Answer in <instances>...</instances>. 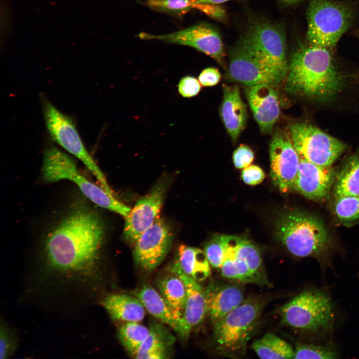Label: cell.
Masks as SVG:
<instances>
[{
	"label": "cell",
	"instance_id": "1",
	"mask_svg": "<svg viewBox=\"0 0 359 359\" xmlns=\"http://www.w3.org/2000/svg\"><path fill=\"white\" fill-rule=\"evenodd\" d=\"M105 233L97 212L84 203L74 205L44 238L40 275L64 286L92 289Z\"/></svg>",
	"mask_w": 359,
	"mask_h": 359
},
{
	"label": "cell",
	"instance_id": "2",
	"mask_svg": "<svg viewBox=\"0 0 359 359\" xmlns=\"http://www.w3.org/2000/svg\"><path fill=\"white\" fill-rule=\"evenodd\" d=\"M288 71L287 91L320 101L331 100L345 84L331 49L323 47L309 44L299 48L291 58Z\"/></svg>",
	"mask_w": 359,
	"mask_h": 359
},
{
	"label": "cell",
	"instance_id": "3",
	"mask_svg": "<svg viewBox=\"0 0 359 359\" xmlns=\"http://www.w3.org/2000/svg\"><path fill=\"white\" fill-rule=\"evenodd\" d=\"M276 235L288 250L298 257H320L331 244L323 222L311 214L299 210L287 211L279 216Z\"/></svg>",
	"mask_w": 359,
	"mask_h": 359
},
{
	"label": "cell",
	"instance_id": "4",
	"mask_svg": "<svg viewBox=\"0 0 359 359\" xmlns=\"http://www.w3.org/2000/svg\"><path fill=\"white\" fill-rule=\"evenodd\" d=\"M42 175L48 182L67 180L74 182L88 199L98 206L118 213L124 218L131 208L86 179L79 172L75 161L66 153L52 146L44 152Z\"/></svg>",
	"mask_w": 359,
	"mask_h": 359
},
{
	"label": "cell",
	"instance_id": "5",
	"mask_svg": "<svg viewBox=\"0 0 359 359\" xmlns=\"http://www.w3.org/2000/svg\"><path fill=\"white\" fill-rule=\"evenodd\" d=\"M355 17L351 6L331 0H310L307 10L309 45L333 48Z\"/></svg>",
	"mask_w": 359,
	"mask_h": 359
},
{
	"label": "cell",
	"instance_id": "6",
	"mask_svg": "<svg viewBox=\"0 0 359 359\" xmlns=\"http://www.w3.org/2000/svg\"><path fill=\"white\" fill-rule=\"evenodd\" d=\"M263 301L256 298L244 300L226 316L213 323L216 349L226 354L243 350L259 320Z\"/></svg>",
	"mask_w": 359,
	"mask_h": 359
},
{
	"label": "cell",
	"instance_id": "7",
	"mask_svg": "<svg viewBox=\"0 0 359 359\" xmlns=\"http://www.w3.org/2000/svg\"><path fill=\"white\" fill-rule=\"evenodd\" d=\"M43 113L47 131L52 139L79 160L100 182L101 186L114 195L104 174L87 150L70 118L47 100L43 101Z\"/></svg>",
	"mask_w": 359,
	"mask_h": 359
},
{
	"label": "cell",
	"instance_id": "8",
	"mask_svg": "<svg viewBox=\"0 0 359 359\" xmlns=\"http://www.w3.org/2000/svg\"><path fill=\"white\" fill-rule=\"evenodd\" d=\"M280 316L283 324L295 328L312 331L328 330L333 323V308L325 293L306 291L283 305Z\"/></svg>",
	"mask_w": 359,
	"mask_h": 359
},
{
	"label": "cell",
	"instance_id": "9",
	"mask_svg": "<svg viewBox=\"0 0 359 359\" xmlns=\"http://www.w3.org/2000/svg\"><path fill=\"white\" fill-rule=\"evenodd\" d=\"M290 132L300 158L316 165L331 166L347 148L341 141L308 124H292Z\"/></svg>",
	"mask_w": 359,
	"mask_h": 359
},
{
	"label": "cell",
	"instance_id": "10",
	"mask_svg": "<svg viewBox=\"0 0 359 359\" xmlns=\"http://www.w3.org/2000/svg\"><path fill=\"white\" fill-rule=\"evenodd\" d=\"M287 72L262 63L241 40L231 52L228 76L231 80L248 86L260 84L275 86L284 79Z\"/></svg>",
	"mask_w": 359,
	"mask_h": 359
},
{
	"label": "cell",
	"instance_id": "11",
	"mask_svg": "<svg viewBox=\"0 0 359 359\" xmlns=\"http://www.w3.org/2000/svg\"><path fill=\"white\" fill-rule=\"evenodd\" d=\"M173 239L171 226L159 217L133 244L136 264L148 272L155 270L169 252Z\"/></svg>",
	"mask_w": 359,
	"mask_h": 359
},
{
	"label": "cell",
	"instance_id": "12",
	"mask_svg": "<svg viewBox=\"0 0 359 359\" xmlns=\"http://www.w3.org/2000/svg\"><path fill=\"white\" fill-rule=\"evenodd\" d=\"M241 40L262 63L288 71L285 39L278 27L266 22L257 23Z\"/></svg>",
	"mask_w": 359,
	"mask_h": 359
},
{
	"label": "cell",
	"instance_id": "13",
	"mask_svg": "<svg viewBox=\"0 0 359 359\" xmlns=\"http://www.w3.org/2000/svg\"><path fill=\"white\" fill-rule=\"evenodd\" d=\"M138 36L144 40L188 46L210 56L220 64L224 62L225 54L220 36L214 28L207 24H198L164 34L141 32Z\"/></svg>",
	"mask_w": 359,
	"mask_h": 359
},
{
	"label": "cell",
	"instance_id": "14",
	"mask_svg": "<svg viewBox=\"0 0 359 359\" xmlns=\"http://www.w3.org/2000/svg\"><path fill=\"white\" fill-rule=\"evenodd\" d=\"M270 175L274 184L286 192L293 188L300 157L291 140L283 133H276L269 149Z\"/></svg>",
	"mask_w": 359,
	"mask_h": 359
},
{
	"label": "cell",
	"instance_id": "15",
	"mask_svg": "<svg viewBox=\"0 0 359 359\" xmlns=\"http://www.w3.org/2000/svg\"><path fill=\"white\" fill-rule=\"evenodd\" d=\"M167 187V181H159L147 195L136 202L125 218L124 236L132 245L159 217Z\"/></svg>",
	"mask_w": 359,
	"mask_h": 359
},
{
	"label": "cell",
	"instance_id": "16",
	"mask_svg": "<svg viewBox=\"0 0 359 359\" xmlns=\"http://www.w3.org/2000/svg\"><path fill=\"white\" fill-rule=\"evenodd\" d=\"M171 270L181 279L185 287L184 308L176 332L181 339H186L192 329L199 325L208 313L207 291L197 281L184 273L176 261Z\"/></svg>",
	"mask_w": 359,
	"mask_h": 359
},
{
	"label": "cell",
	"instance_id": "17",
	"mask_svg": "<svg viewBox=\"0 0 359 359\" xmlns=\"http://www.w3.org/2000/svg\"><path fill=\"white\" fill-rule=\"evenodd\" d=\"M335 179L331 166H319L300 158L293 188L309 199L323 201L329 196Z\"/></svg>",
	"mask_w": 359,
	"mask_h": 359
},
{
	"label": "cell",
	"instance_id": "18",
	"mask_svg": "<svg viewBox=\"0 0 359 359\" xmlns=\"http://www.w3.org/2000/svg\"><path fill=\"white\" fill-rule=\"evenodd\" d=\"M273 87L260 84L248 86L246 90L254 117L263 133L271 131L280 115L278 97Z\"/></svg>",
	"mask_w": 359,
	"mask_h": 359
},
{
	"label": "cell",
	"instance_id": "19",
	"mask_svg": "<svg viewBox=\"0 0 359 359\" xmlns=\"http://www.w3.org/2000/svg\"><path fill=\"white\" fill-rule=\"evenodd\" d=\"M220 113L229 135L232 141L236 142L245 127L247 120L246 107L237 86L223 87Z\"/></svg>",
	"mask_w": 359,
	"mask_h": 359
},
{
	"label": "cell",
	"instance_id": "20",
	"mask_svg": "<svg viewBox=\"0 0 359 359\" xmlns=\"http://www.w3.org/2000/svg\"><path fill=\"white\" fill-rule=\"evenodd\" d=\"M207 291L208 314L213 323L231 312L244 300L242 290L236 285L211 287Z\"/></svg>",
	"mask_w": 359,
	"mask_h": 359
},
{
	"label": "cell",
	"instance_id": "21",
	"mask_svg": "<svg viewBox=\"0 0 359 359\" xmlns=\"http://www.w3.org/2000/svg\"><path fill=\"white\" fill-rule=\"evenodd\" d=\"M102 304L113 319L125 322H139L145 315V308L136 296L114 294L105 297Z\"/></svg>",
	"mask_w": 359,
	"mask_h": 359
},
{
	"label": "cell",
	"instance_id": "22",
	"mask_svg": "<svg viewBox=\"0 0 359 359\" xmlns=\"http://www.w3.org/2000/svg\"><path fill=\"white\" fill-rule=\"evenodd\" d=\"M175 338L162 324L153 325L149 334L134 356L137 359H160L168 358V348Z\"/></svg>",
	"mask_w": 359,
	"mask_h": 359
},
{
	"label": "cell",
	"instance_id": "23",
	"mask_svg": "<svg viewBox=\"0 0 359 359\" xmlns=\"http://www.w3.org/2000/svg\"><path fill=\"white\" fill-rule=\"evenodd\" d=\"M181 270L186 275L197 281H203L210 274V264L204 250L180 245L176 260Z\"/></svg>",
	"mask_w": 359,
	"mask_h": 359
},
{
	"label": "cell",
	"instance_id": "24",
	"mask_svg": "<svg viewBox=\"0 0 359 359\" xmlns=\"http://www.w3.org/2000/svg\"><path fill=\"white\" fill-rule=\"evenodd\" d=\"M134 295L151 315L176 331L177 322L171 308L160 293L152 287L145 285L136 291Z\"/></svg>",
	"mask_w": 359,
	"mask_h": 359
},
{
	"label": "cell",
	"instance_id": "25",
	"mask_svg": "<svg viewBox=\"0 0 359 359\" xmlns=\"http://www.w3.org/2000/svg\"><path fill=\"white\" fill-rule=\"evenodd\" d=\"M158 287L160 293L172 311L178 326L182 316L186 300V289L183 282L178 276L173 273L172 275L161 279L158 283Z\"/></svg>",
	"mask_w": 359,
	"mask_h": 359
},
{
	"label": "cell",
	"instance_id": "26",
	"mask_svg": "<svg viewBox=\"0 0 359 359\" xmlns=\"http://www.w3.org/2000/svg\"><path fill=\"white\" fill-rule=\"evenodd\" d=\"M336 179L335 197L359 195V151L347 159Z\"/></svg>",
	"mask_w": 359,
	"mask_h": 359
},
{
	"label": "cell",
	"instance_id": "27",
	"mask_svg": "<svg viewBox=\"0 0 359 359\" xmlns=\"http://www.w3.org/2000/svg\"><path fill=\"white\" fill-rule=\"evenodd\" d=\"M251 349L262 359H291L295 356V350L290 344L270 332L255 341Z\"/></svg>",
	"mask_w": 359,
	"mask_h": 359
},
{
	"label": "cell",
	"instance_id": "28",
	"mask_svg": "<svg viewBox=\"0 0 359 359\" xmlns=\"http://www.w3.org/2000/svg\"><path fill=\"white\" fill-rule=\"evenodd\" d=\"M237 256L243 259L258 284H268L258 249L248 240L240 237L237 247Z\"/></svg>",
	"mask_w": 359,
	"mask_h": 359
},
{
	"label": "cell",
	"instance_id": "29",
	"mask_svg": "<svg viewBox=\"0 0 359 359\" xmlns=\"http://www.w3.org/2000/svg\"><path fill=\"white\" fill-rule=\"evenodd\" d=\"M149 332V329L138 322H125L119 327L118 335L119 340L126 350L134 356Z\"/></svg>",
	"mask_w": 359,
	"mask_h": 359
},
{
	"label": "cell",
	"instance_id": "30",
	"mask_svg": "<svg viewBox=\"0 0 359 359\" xmlns=\"http://www.w3.org/2000/svg\"><path fill=\"white\" fill-rule=\"evenodd\" d=\"M335 198L334 212L340 220L350 222L359 219V195Z\"/></svg>",
	"mask_w": 359,
	"mask_h": 359
},
{
	"label": "cell",
	"instance_id": "31",
	"mask_svg": "<svg viewBox=\"0 0 359 359\" xmlns=\"http://www.w3.org/2000/svg\"><path fill=\"white\" fill-rule=\"evenodd\" d=\"M226 235H215L204 246V251L210 265L220 268L224 258Z\"/></svg>",
	"mask_w": 359,
	"mask_h": 359
},
{
	"label": "cell",
	"instance_id": "32",
	"mask_svg": "<svg viewBox=\"0 0 359 359\" xmlns=\"http://www.w3.org/2000/svg\"><path fill=\"white\" fill-rule=\"evenodd\" d=\"M336 358V352L327 347L298 343L295 348V359H329Z\"/></svg>",
	"mask_w": 359,
	"mask_h": 359
},
{
	"label": "cell",
	"instance_id": "33",
	"mask_svg": "<svg viewBox=\"0 0 359 359\" xmlns=\"http://www.w3.org/2000/svg\"><path fill=\"white\" fill-rule=\"evenodd\" d=\"M193 0H146L151 8L175 13H184L192 8Z\"/></svg>",
	"mask_w": 359,
	"mask_h": 359
},
{
	"label": "cell",
	"instance_id": "34",
	"mask_svg": "<svg viewBox=\"0 0 359 359\" xmlns=\"http://www.w3.org/2000/svg\"><path fill=\"white\" fill-rule=\"evenodd\" d=\"M17 339L15 333L5 323H1L0 329V358L11 356L16 349Z\"/></svg>",
	"mask_w": 359,
	"mask_h": 359
},
{
	"label": "cell",
	"instance_id": "35",
	"mask_svg": "<svg viewBox=\"0 0 359 359\" xmlns=\"http://www.w3.org/2000/svg\"><path fill=\"white\" fill-rule=\"evenodd\" d=\"M201 85L196 78L187 75L180 79L178 85V92L184 98H191L199 93L201 88Z\"/></svg>",
	"mask_w": 359,
	"mask_h": 359
},
{
	"label": "cell",
	"instance_id": "36",
	"mask_svg": "<svg viewBox=\"0 0 359 359\" xmlns=\"http://www.w3.org/2000/svg\"><path fill=\"white\" fill-rule=\"evenodd\" d=\"M254 159V153L248 146L241 145L234 152L233 162L237 169H243L249 166Z\"/></svg>",
	"mask_w": 359,
	"mask_h": 359
},
{
	"label": "cell",
	"instance_id": "37",
	"mask_svg": "<svg viewBox=\"0 0 359 359\" xmlns=\"http://www.w3.org/2000/svg\"><path fill=\"white\" fill-rule=\"evenodd\" d=\"M241 177L245 183L254 185L261 183L263 180L265 174L259 167L249 165L242 171Z\"/></svg>",
	"mask_w": 359,
	"mask_h": 359
},
{
	"label": "cell",
	"instance_id": "38",
	"mask_svg": "<svg viewBox=\"0 0 359 359\" xmlns=\"http://www.w3.org/2000/svg\"><path fill=\"white\" fill-rule=\"evenodd\" d=\"M192 8L196 9L205 14L217 20H223L225 18V11L217 4L193 3Z\"/></svg>",
	"mask_w": 359,
	"mask_h": 359
},
{
	"label": "cell",
	"instance_id": "39",
	"mask_svg": "<svg viewBox=\"0 0 359 359\" xmlns=\"http://www.w3.org/2000/svg\"><path fill=\"white\" fill-rule=\"evenodd\" d=\"M221 75L218 69L208 67L203 69L198 76L200 84L205 87H210L216 85L220 81Z\"/></svg>",
	"mask_w": 359,
	"mask_h": 359
},
{
	"label": "cell",
	"instance_id": "40",
	"mask_svg": "<svg viewBox=\"0 0 359 359\" xmlns=\"http://www.w3.org/2000/svg\"><path fill=\"white\" fill-rule=\"evenodd\" d=\"M229 0H193V3L219 4Z\"/></svg>",
	"mask_w": 359,
	"mask_h": 359
},
{
	"label": "cell",
	"instance_id": "41",
	"mask_svg": "<svg viewBox=\"0 0 359 359\" xmlns=\"http://www.w3.org/2000/svg\"><path fill=\"white\" fill-rule=\"evenodd\" d=\"M283 0L284 2H286L287 3L292 4V3H295L297 1H298L299 0Z\"/></svg>",
	"mask_w": 359,
	"mask_h": 359
}]
</instances>
